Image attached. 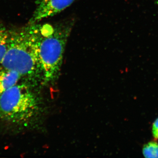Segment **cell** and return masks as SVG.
I'll use <instances>...</instances> for the list:
<instances>
[{
	"label": "cell",
	"mask_w": 158,
	"mask_h": 158,
	"mask_svg": "<svg viewBox=\"0 0 158 158\" xmlns=\"http://www.w3.org/2000/svg\"><path fill=\"white\" fill-rule=\"evenodd\" d=\"M33 24L41 72L45 81H51L60 72L74 20L69 19L55 24Z\"/></svg>",
	"instance_id": "6da1fadb"
},
{
	"label": "cell",
	"mask_w": 158,
	"mask_h": 158,
	"mask_svg": "<svg viewBox=\"0 0 158 158\" xmlns=\"http://www.w3.org/2000/svg\"><path fill=\"white\" fill-rule=\"evenodd\" d=\"M156 2L157 4L158 5V0H156Z\"/></svg>",
	"instance_id": "9c48e42d"
},
{
	"label": "cell",
	"mask_w": 158,
	"mask_h": 158,
	"mask_svg": "<svg viewBox=\"0 0 158 158\" xmlns=\"http://www.w3.org/2000/svg\"><path fill=\"white\" fill-rule=\"evenodd\" d=\"M9 36V29L0 23V66L7 48Z\"/></svg>",
	"instance_id": "8992f818"
},
{
	"label": "cell",
	"mask_w": 158,
	"mask_h": 158,
	"mask_svg": "<svg viewBox=\"0 0 158 158\" xmlns=\"http://www.w3.org/2000/svg\"><path fill=\"white\" fill-rule=\"evenodd\" d=\"M76 0H38L30 23H35L52 17L72 5Z\"/></svg>",
	"instance_id": "277c9868"
},
{
	"label": "cell",
	"mask_w": 158,
	"mask_h": 158,
	"mask_svg": "<svg viewBox=\"0 0 158 158\" xmlns=\"http://www.w3.org/2000/svg\"><path fill=\"white\" fill-rule=\"evenodd\" d=\"M142 153L145 158H158V144L151 141L144 145Z\"/></svg>",
	"instance_id": "52a82bcc"
},
{
	"label": "cell",
	"mask_w": 158,
	"mask_h": 158,
	"mask_svg": "<svg viewBox=\"0 0 158 158\" xmlns=\"http://www.w3.org/2000/svg\"><path fill=\"white\" fill-rule=\"evenodd\" d=\"M0 67L16 72L21 77L41 72L33 24L9 29L8 48Z\"/></svg>",
	"instance_id": "7a4b0ae2"
},
{
	"label": "cell",
	"mask_w": 158,
	"mask_h": 158,
	"mask_svg": "<svg viewBox=\"0 0 158 158\" xmlns=\"http://www.w3.org/2000/svg\"><path fill=\"white\" fill-rule=\"evenodd\" d=\"M152 132L153 136L155 139H158V118L153 123Z\"/></svg>",
	"instance_id": "ba28073f"
},
{
	"label": "cell",
	"mask_w": 158,
	"mask_h": 158,
	"mask_svg": "<svg viewBox=\"0 0 158 158\" xmlns=\"http://www.w3.org/2000/svg\"><path fill=\"white\" fill-rule=\"evenodd\" d=\"M21 76L14 71L1 69L0 96L9 88L17 85Z\"/></svg>",
	"instance_id": "5b68a950"
},
{
	"label": "cell",
	"mask_w": 158,
	"mask_h": 158,
	"mask_svg": "<svg viewBox=\"0 0 158 158\" xmlns=\"http://www.w3.org/2000/svg\"><path fill=\"white\" fill-rule=\"evenodd\" d=\"M38 110L37 97L27 85L17 84L0 96V119L9 124L25 125Z\"/></svg>",
	"instance_id": "3957f363"
}]
</instances>
